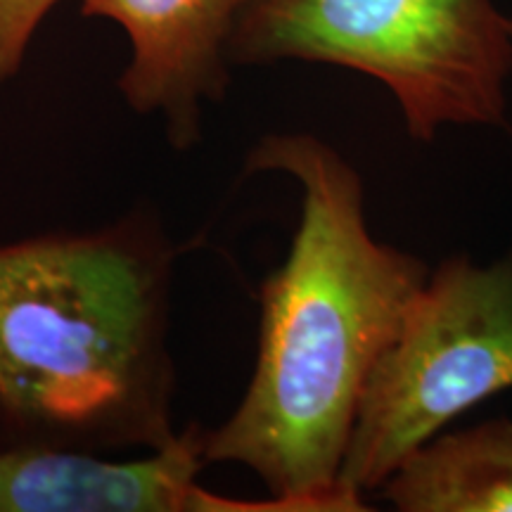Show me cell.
I'll use <instances>...</instances> for the list:
<instances>
[{"label": "cell", "mask_w": 512, "mask_h": 512, "mask_svg": "<svg viewBox=\"0 0 512 512\" xmlns=\"http://www.w3.org/2000/svg\"><path fill=\"white\" fill-rule=\"evenodd\" d=\"M174 261L150 214L0 242V446L110 453L176 439Z\"/></svg>", "instance_id": "cell-2"}, {"label": "cell", "mask_w": 512, "mask_h": 512, "mask_svg": "<svg viewBox=\"0 0 512 512\" xmlns=\"http://www.w3.org/2000/svg\"><path fill=\"white\" fill-rule=\"evenodd\" d=\"M228 60H302L373 76L422 143L444 126L508 128L512 19L494 0H245Z\"/></svg>", "instance_id": "cell-3"}, {"label": "cell", "mask_w": 512, "mask_h": 512, "mask_svg": "<svg viewBox=\"0 0 512 512\" xmlns=\"http://www.w3.org/2000/svg\"><path fill=\"white\" fill-rule=\"evenodd\" d=\"M204 427L138 460L69 448L0 446V512H271L273 501H235L197 482Z\"/></svg>", "instance_id": "cell-5"}, {"label": "cell", "mask_w": 512, "mask_h": 512, "mask_svg": "<svg viewBox=\"0 0 512 512\" xmlns=\"http://www.w3.org/2000/svg\"><path fill=\"white\" fill-rule=\"evenodd\" d=\"M512 389V252L451 256L415 294L363 392L339 486L358 510L403 460L477 403Z\"/></svg>", "instance_id": "cell-4"}, {"label": "cell", "mask_w": 512, "mask_h": 512, "mask_svg": "<svg viewBox=\"0 0 512 512\" xmlns=\"http://www.w3.org/2000/svg\"><path fill=\"white\" fill-rule=\"evenodd\" d=\"M245 166L290 176L302 214L285 264L261 285L252 382L204 430V460L252 470L280 512H356L339 475L358 406L430 273L373 238L361 176L323 140L266 136Z\"/></svg>", "instance_id": "cell-1"}, {"label": "cell", "mask_w": 512, "mask_h": 512, "mask_svg": "<svg viewBox=\"0 0 512 512\" xmlns=\"http://www.w3.org/2000/svg\"><path fill=\"white\" fill-rule=\"evenodd\" d=\"M60 0H0V83L22 69L41 22Z\"/></svg>", "instance_id": "cell-8"}, {"label": "cell", "mask_w": 512, "mask_h": 512, "mask_svg": "<svg viewBox=\"0 0 512 512\" xmlns=\"http://www.w3.org/2000/svg\"><path fill=\"white\" fill-rule=\"evenodd\" d=\"M245 0H81L86 17L126 31L131 60L119 79L126 105L157 114L176 150L200 143L202 105L228 86V41Z\"/></svg>", "instance_id": "cell-6"}, {"label": "cell", "mask_w": 512, "mask_h": 512, "mask_svg": "<svg viewBox=\"0 0 512 512\" xmlns=\"http://www.w3.org/2000/svg\"><path fill=\"white\" fill-rule=\"evenodd\" d=\"M380 489L401 512H512V420L439 432Z\"/></svg>", "instance_id": "cell-7"}]
</instances>
